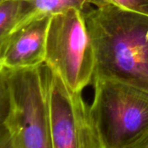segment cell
Listing matches in <instances>:
<instances>
[{
  "label": "cell",
  "instance_id": "12",
  "mask_svg": "<svg viewBox=\"0 0 148 148\" xmlns=\"http://www.w3.org/2000/svg\"><path fill=\"white\" fill-rule=\"evenodd\" d=\"M0 148H14L12 139L8 132L0 138Z\"/></svg>",
  "mask_w": 148,
  "mask_h": 148
},
{
  "label": "cell",
  "instance_id": "8",
  "mask_svg": "<svg viewBox=\"0 0 148 148\" xmlns=\"http://www.w3.org/2000/svg\"><path fill=\"white\" fill-rule=\"evenodd\" d=\"M23 3L19 0H0V54L10 35L22 19Z\"/></svg>",
  "mask_w": 148,
  "mask_h": 148
},
{
  "label": "cell",
  "instance_id": "10",
  "mask_svg": "<svg viewBox=\"0 0 148 148\" xmlns=\"http://www.w3.org/2000/svg\"><path fill=\"white\" fill-rule=\"evenodd\" d=\"M106 4L122 10L148 16V0H105Z\"/></svg>",
  "mask_w": 148,
  "mask_h": 148
},
{
  "label": "cell",
  "instance_id": "6",
  "mask_svg": "<svg viewBox=\"0 0 148 148\" xmlns=\"http://www.w3.org/2000/svg\"><path fill=\"white\" fill-rule=\"evenodd\" d=\"M51 18L34 20L15 30L0 54V68L13 71L42 65Z\"/></svg>",
  "mask_w": 148,
  "mask_h": 148
},
{
  "label": "cell",
  "instance_id": "3",
  "mask_svg": "<svg viewBox=\"0 0 148 148\" xmlns=\"http://www.w3.org/2000/svg\"><path fill=\"white\" fill-rule=\"evenodd\" d=\"M44 64L73 92L91 84L96 59L85 12L71 8L51 18Z\"/></svg>",
  "mask_w": 148,
  "mask_h": 148
},
{
  "label": "cell",
  "instance_id": "2",
  "mask_svg": "<svg viewBox=\"0 0 148 148\" xmlns=\"http://www.w3.org/2000/svg\"><path fill=\"white\" fill-rule=\"evenodd\" d=\"M92 82L90 113L103 148H123L148 130V92L111 79Z\"/></svg>",
  "mask_w": 148,
  "mask_h": 148
},
{
  "label": "cell",
  "instance_id": "11",
  "mask_svg": "<svg viewBox=\"0 0 148 148\" xmlns=\"http://www.w3.org/2000/svg\"><path fill=\"white\" fill-rule=\"evenodd\" d=\"M123 148H148V130Z\"/></svg>",
  "mask_w": 148,
  "mask_h": 148
},
{
  "label": "cell",
  "instance_id": "4",
  "mask_svg": "<svg viewBox=\"0 0 148 148\" xmlns=\"http://www.w3.org/2000/svg\"><path fill=\"white\" fill-rule=\"evenodd\" d=\"M43 64L7 71L11 96L7 129L14 148H52Z\"/></svg>",
  "mask_w": 148,
  "mask_h": 148
},
{
  "label": "cell",
  "instance_id": "5",
  "mask_svg": "<svg viewBox=\"0 0 148 148\" xmlns=\"http://www.w3.org/2000/svg\"><path fill=\"white\" fill-rule=\"evenodd\" d=\"M52 148H103L82 92L71 91L45 64Z\"/></svg>",
  "mask_w": 148,
  "mask_h": 148
},
{
  "label": "cell",
  "instance_id": "7",
  "mask_svg": "<svg viewBox=\"0 0 148 148\" xmlns=\"http://www.w3.org/2000/svg\"><path fill=\"white\" fill-rule=\"evenodd\" d=\"M19 1L23 3L24 12L22 19L15 30L34 20L46 17H52L71 8H77L80 11L86 12V8L90 5L99 7L106 5L105 0H19Z\"/></svg>",
  "mask_w": 148,
  "mask_h": 148
},
{
  "label": "cell",
  "instance_id": "1",
  "mask_svg": "<svg viewBox=\"0 0 148 148\" xmlns=\"http://www.w3.org/2000/svg\"><path fill=\"white\" fill-rule=\"evenodd\" d=\"M95 52L93 78L148 92V16L106 4L85 12Z\"/></svg>",
  "mask_w": 148,
  "mask_h": 148
},
{
  "label": "cell",
  "instance_id": "9",
  "mask_svg": "<svg viewBox=\"0 0 148 148\" xmlns=\"http://www.w3.org/2000/svg\"><path fill=\"white\" fill-rule=\"evenodd\" d=\"M11 96L7 71L0 68V138L7 132Z\"/></svg>",
  "mask_w": 148,
  "mask_h": 148
}]
</instances>
